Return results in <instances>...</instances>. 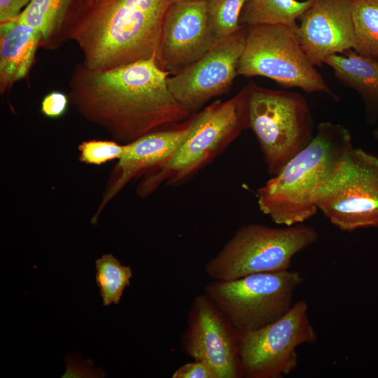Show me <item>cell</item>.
<instances>
[{"label":"cell","mask_w":378,"mask_h":378,"mask_svg":"<svg viewBox=\"0 0 378 378\" xmlns=\"http://www.w3.org/2000/svg\"><path fill=\"white\" fill-rule=\"evenodd\" d=\"M195 113L186 120L148 133L123 144V153L111 172L99 208L92 218L96 224L105 206L130 181L143 177L167 162L190 132Z\"/></svg>","instance_id":"14"},{"label":"cell","mask_w":378,"mask_h":378,"mask_svg":"<svg viewBox=\"0 0 378 378\" xmlns=\"http://www.w3.org/2000/svg\"><path fill=\"white\" fill-rule=\"evenodd\" d=\"M304 300L294 302L276 321L239 334V356L242 377L282 378L298 367L297 348L317 341Z\"/></svg>","instance_id":"10"},{"label":"cell","mask_w":378,"mask_h":378,"mask_svg":"<svg viewBox=\"0 0 378 378\" xmlns=\"http://www.w3.org/2000/svg\"><path fill=\"white\" fill-rule=\"evenodd\" d=\"M237 75L264 76L285 88H298L308 93L323 92L337 99L303 50L295 28L286 25L247 27Z\"/></svg>","instance_id":"8"},{"label":"cell","mask_w":378,"mask_h":378,"mask_svg":"<svg viewBox=\"0 0 378 378\" xmlns=\"http://www.w3.org/2000/svg\"><path fill=\"white\" fill-rule=\"evenodd\" d=\"M248 128L254 133L268 174L282 167L313 139L314 120L300 94L248 83Z\"/></svg>","instance_id":"6"},{"label":"cell","mask_w":378,"mask_h":378,"mask_svg":"<svg viewBox=\"0 0 378 378\" xmlns=\"http://www.w3.org/2000/svg\"><path fill=\"white\" fill-rule=\"evenodd\" d=\"M239 339V333L204 293L195 297L181 338L187 355L209 363L218 378H240Z\"/></svg>","instance_id":"12"},{"label":"cell","mask_w":378,"mask_h":378,"mask_svg":"<svg viewBox=\"0 0 378 378\" xmlns=\"http://www.w3.org/2000/svg\"><path fill=\"white\" fill-rule=\"evenodd\" d=\"M172 378H218L215 369L207 362L195 360L182 365L172 375Z\"/></svg>","instance_id":"24"},{"label":"cell","mask_w":378,"mask_h":378,"mask_svg":"<svg viewBox=\"0 0 378 378\" xmlns=\"http://www.w3.org/2000/svg\"><path fill=\"white\" fill-rule=\"evenodd\" d=\"M318 239L316 229L299 223L273 227L249 223L239 227L204 267L216 281H232L262 272L290 270L293 257Z\"/></svg>","instance_id":"5"},{"label":"cell","mask_w":378,"mask_h":378,"mask_svg":"<svg viewBox=\"0 0 378 378\" xmlns=\"http://www.w3.org/2000/svg\"><path fill=\"white\" fill-rule=\"evenodd\" d=\"M96 283L104 306L118 304L125 288L130 286L132 269L122 265L111 254H104L95 260Z\"/></svg>","instance_id":"21"},{"label":"cell","mask_w":378,"mask_h":378,"mask_svg":"<svg viewBox=\"0 0 378 378\" xmlns=\"http://www.w3.org/2000/svg\"><path fill=\"white\" fill-rule=\"evenodd\" d=\"M69 101V97L65 94L61 92H51L42 99L41 111L48 118H59L65 113Z\"/></svg>","instance_id":"25"},{"label":"cell","mask_w":378,"mask_h":378,"mask_svg":"<svg viewBox=\"0 0 378 378\" xmlns=\"http://www.w3.org/2000/svg\"><path fill=\"white\" fill-rule=\"evenodd\" d=\"M313 0H247L241 10L240 26L283 24L293 28Z\"/></svg>","instance_id":"19"},{"label":"cell","mask_w":378,"mask_h":378,"mask_svg":"<svg viewBox=\"0 0 378 378\" xmlns=\"http://www.w3.org/2000/svg\"><path fill=\"white\" fill-rule=\"evenodd\" d=\"M80 0H31L15 17L40 32L43 44L53 47L66 39L68 24Z\"/></svg>","instance_id":"18"},{"label":"cell","mask_w":378,"mask_h":378,"mask_svg":"<svg viewBox=\"0 0 378 378\" xmlns=\"http://www.w3.org/2000/svg\"><path fill=\"white\" fill-rule=\"evenodd\" d=\"M372 134H373L374 139L376 140H378V127L374 130Z\"/></svg>","instance_id":"27"},{"label":"cell","mask_w":378,"mask_h":378,"mask_svg":"<svg viewBox=\"0 0 378 378\" xmlns=\"http://www.w3.org/2000/svg\"><path fill=\"white\" fill-rule=\"evenodd\" d=\"M323 63L342 84L360 95L370 121H374L378 117V59L351 49L328 56Z\"/></svg>","instance_id":"17"},{"label":"cell","mask_w":378,"mask_h":378,"mask_svg":"<svg viewBox=\"0 0 378 378\" xmlns=\"http://www.w3.org/2000/svg\"><path fill=\"white\" fill-rule=\"evenodd\" d=\"M349 130L321 122L312 141L256 191L260 210L276 224L303 223L318 211L316 197L352 147Z\"/></svg>","instance_id":"3"},{"label":"cell","mask_w":378,"mask_h":378,"mask_svg":"<svg viewBox=\"0 0 378 378\" xmlns=\"http://www.w3.org/2000/svg\"><path fill=\"white\" fill-rule=\"evenodd\" d=\"M207 22L216 41L225 38L243 26L239 19L247 0H205Z\"/></svg>","instance_id":"22"},{"label":"cell","mask_w":378,"mask_h":378,"mask_svg":"<svg viewBox=\"0 0 378 378\" xmlns=\"http://www.w3.org/2000/svg\"><path fill=\"white\" fill-rule=\"evenodd\" d=\"M41 35L16 18L0 23V91L24 78L41 43Z\"/></svg>","instance_id":"16"},{"label":"cell","mask_w":378,"mask_h":378,"mask_svg":"<svg viewBox=\"0 0 378 378\" xmlns=\"http://www.w3.org/2000/svg\"><path fill=\"white\" fill-rule=\"evenodd\" d=\"M169 0H80L66 39L75 41L82 62L104 71L155 59Z\"/></svg>","instance_id":"2"},{"label":"cell","mask_w":378,"mask_h":378,"mask_svg":"<svg viewBox=\"0 0 378 378\" xmlns=\"http://www.w3.org/2000/svg\"><path fill=\"white\" fill-rule=\"evenodd\" d=\"M215 42L205 0L172 2L164 15L155 60L172 76L202 57Z\"/></svg>","instance_id":"13"},{"label":"cell","mask_w":378,"mask_h":378,"mask_svg":"<svg viewBox=\"0 0 378 378\" xmlns=\"http://www.w3.org/2000/svg\"><path fill=\"white\" fill-rule=\"evenodd\" d=\"M168 77L154 59L104 71L81 63L71 76L68 97L85 119L127 144L191 115L171 93Z\"/></svg>","instance_id":"1"},{"label":"cell","mask_w":378,"mask_h":378,"mask_svg":"<svg viewBox=\"0 0 378 378\" xmlns=\"http://www.w3.org/2000/svg\"><path fill=\"white\" fill-rule=\"evenodd\" d=\"M303 282V276L290 270L256 273L232 281L213 280L203 293L241 334L262 328L286 314Z\"/></svg>","instance_id":"7"},{"label":"cell","mask_w":378,"mask_h":378,"mask_svg":"<svg viewBox=\"0 0 378 378\" xmlns=\"http://www.w3.org/2000/svg\"><path fill=\"white\" fill-rule=\"evenodd\" d=\"M170 3L176 2V1H198V0H169Z\"/></svg>","instance_id":"28"},{"label":"cell","mask_w":378,"mask_h":378,"mask_svg":"<svg viewBox=\"0 0 378 378\" xmlns=\"http://www.w3.org/2000/svg\"><path fill=\"white\" fill-rule=\"evenodd\" d=\"M246 35L247 27L243 26L232 35L216 41L200 59L167 78L171 93L191 114L230 90L238 76Z\"/></svg>","instance_id":"11"},{"label":"cell","mask_w":378,"mask_h":378,"mask_svg":"<svg viewBox=\"0 0 378 378\" xmlns=\"http://www.w3.org/2000/svg\"><path fill=\"white\" fill-rule=\"evenodd\" d=\"M316 204L342 231L378 227V157L352 146L318 190Z\"/></svg>","instance_id":"9"},{"label":"cell","mask_w":378,"mask_h":378,"mask_svg":"<svg viewBox=\"0 0 378 378\" xmlns=\"http://www.w3.org/2000/svg\"><path fill=\"white\" fill-rule=\"evenodd\" d=\"M248 84L226 101L217 100L195 113L192 128L174 155L145 174L137 195L146 197L160 186H178L210 164L248 128Z\"/></svg>","instance_id":"4"},{"label":"cell","mask_w":378,"mask_h":378,"mask_svg":"<svg viewBox=\"0 0 378 378\" xmlns=\"http://www.w3.org/2000/svg\"><path fill=\"white\" fill-rule=\"evenodd\" d=\"M354 50L378 59V0H352Z\"/></svg>","instance_id":"20"},{"label":"cell","mask_w":378,"mask_h":378,"mask_svg":"<svg viewBox=\"0 0 378 378\" xmlns=\"http://www.w3.org/2000/svg\"><path fill=\"white\" fill-rule=\"evenodd\" d=\"M79 160L82 162L101 165L119 159L123 153V144L114 141L90 140L78 146Z\"/></svg>","instance_id":"23"},{"label":"cell","mask_w":378,"mask_h":378,"mask_svg":"<svg viewBox=\"0 0 378 378\" xmlns=\"http://www.w3.org/2000/svg\"><path fill=\"white\" fill-rule=\"evenodd\" d=\"M31 0H0V23L17 17Z\"/></svg>","instance_id":"26"},{"label":"cell","mask_w":378,"mask_h":378,"mask_svg":"<svg viewBox=\"0 0 378 378\" xmlns=\"http://www.w3.org/2000/svg\"><path fill=\"white\" fill-rule=\"evenodd\" d=\"M299 20L296 36L315 66L355 46L352 0H313Z\"/></svg>","instance_id":"15"}]
</instances>
